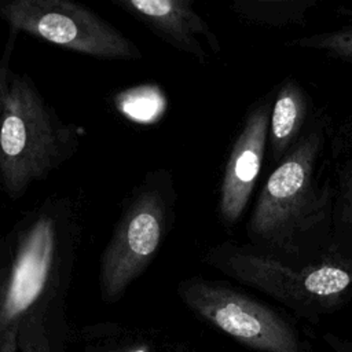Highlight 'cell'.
<instances>
[{
	"label": "cell",
	"instance_id": "obj_6",
	"mask_svg": "<svg viewBox=\"0 0 352 352\" xmlns=\"http://www.w3.org/2000/svg\"><path fill=\"white\" fill-rule=\"evenodd\" d=\"M177 293L191 311L249 349L307 352L287 316L227 283L194 276L182 280Z\"/></svg>",
	"mask_w": 352,
	"mask_h": 352
},
{
	"label": "cell",
	"instance_id": "obj_5",
	"mask_svg": "<svg viewBox=\"0 0 352 352\" xmlns=\"http://www.w3.org/2000/svg\"><path fill=\"white\" fill-rule=\"evenodd\" d=\"M177 190L170 169L147 172L125 197L120 217L100 256L104 300L120 298L158 254L176 217Z\"/></svg>",
	"mask_w": 352,
	"mask_h": 352
},
{
	"label": "cell",
	"instance_id": "obj_7",
	"mask_svg": "<svg viewBox=\"0 0 352 352\" xmlns=\"http://www.w3.org/2000/svg\"><path fill=\"white\" fill-rule=\"evenodd\" d=\"M0 19L11 30L82 55L110 60H138L140 48L91 8L69 0H8Z\"/></svg>",
	"mask_w": 352,
	"mask_h": 352
},
{
	"label": "cell",
	"instance_id": "obj_4",
	"mask_svg": "<svg viewBox=\"0 0 352 352\" xmlns=\"http://www.w3.org/2000/svg\"><path fill=\"white\" fill-rule=\"evenodd\" d=\"M84 129L63 121L32 77L11 73L0 114V188L10 199L45 180L78 150Z\"/></svg>",
	"mask_w": 352,
	"mask_h": 352
},
{
	"label": "cell",
	"instance_id": "obj_10",
	"mask_svg": "<svg viewBox=\"0 0 352 352\" xmlns=\"http://www.w3.org/2000/svg\"><path fill=\"white\" fill-rule=\"evenodd\" d=\"M333 195V248L352 256V114L333 131L329 153Z\"/></svg>",
	"mask_w": 352,
	"mask_h": 352
},
{
	"label": "cell",
	"instance_id": "obj_11",
	"mask_svg": "<svg viewBox=\"0 0 352 352\" xmlns=\"http://www.w3.org/2000/svg\"><path fill=\"white\" fill-rule=\"evenodd\" d=\"M312 103L308 92L293 77L283 78L276 87L268 125V157L276 165L300 140L309 125Z\"/></svg>",
	"mask_w": 352,
	"mask_h": 352
},
{
	"label": "cell",
	"instance_id": "obj_19",
	"mask_svg": "<svg viewBox=\"0 0 352 352\" xmlns=\"http://www.w3.org/2000/svg\"><path fill=\"white\" fill-rule=\"evenodd\" d=\"M1 3H3V0H0V8H1Z\"/></svg>",
	"mask_w": 352,
	"mask_h": 352
},
{
	"label": "cell",
	"instance_id": "obj_1",
	"mask_svg": "<svg viewBox=\"0 0 352 352\" xmlns=\"http://www.w3.org/2000/svg\"><path fill=\"white\" fill-rule=\"evenodd\" d=\"M330 136L318 114L261 187L246 226L248 243L283 263L307 265L333 248V195L319 165Z\"/></svg>",
	"mask_w": 352,
	"mask_h": 352
},
{
	"label": "cell",
	"instance_id": "obj_12",
	"mask_svg": "<svg viewBox=\"0 0 352 352\" xmlns=\"http://www.w3.org/2000/svg\"><path fill=\"white\" fill-rule=\"evenodd\" d=\"M318 0H235L232 14L243 23L264 28H289L307 25L308 15Z\"/></svg>",
	"mask_w": 352,
	"mask_h": 352
},
{
	"label": "cell",
	"instance_id": "obj_2",
	"mask_svg": "<svg viewBox=\"0 0 352 352\" xmlns=\"http://www.w3.org/2000/svg\"><path fill=\"white\" fill-rule=\"evenodd\" d=\"M84 227L82 198L60 192L14 223L0 257V329L16 326L60 290L78 257Z\"/></svg>",
	"mask_w": 352,
	"mask_h": 352
},
{
	"label": "cell",
	"instance_id": "obj_3",
	"mask_svg": "<svg viewBox=\"0 0 352 352\" xmlns=\"http://www.w3.org/2000/svg\"><path fill=\"white\" fill-rule=\"evenodd\" d=\"M202 260L314 326L352 301V256L337 250L319 261L296 265L267 256L248 242L223 241L209 248Z\"/></svg>",
	"mask_w": 352,
	"mask_h": 352
},
{
	"label": "cell",
	"instance_id": "obj_13",
	"mask_svg": "<svg viewBox=\"0 0 352 352\" xmlns=\"http://www.w3.org/2000/svg\"><path fill=\"white\" fill-rule=\"evenodd\" d=\"M286 47L322 51L330 58L352 62V26L285 41Z\"/></svg>",
	"mask_w": 352,
	"mask_h": 352
},
{
	"label": "cell",
	"instance_id": "obj_14",
	"mask_svg": "<svg viewBox=\"0 0 352 352\" xmlns=\"http://www.w3.org/2000/svg\"><path fill=\"white\" fill-rule=\"evenodd\" d=\"M16 34H18V32L10 29V34H8L6 47H4L1 58H0V114H1V106H3L6 89H7V84H8L11 73H12V70L10 67V60H11V54H12V50L15 45ZM0 191H1V188H0Z\"/></svg>",
	"mask_w": 352,
	"mask_h": 352
},
{
	"label": "cell",
	"instance_id": "obj_15",
	"mask_svg": "<svg viewBox=\"0 0 352 352\" xmlns=\"http://www.w3.org/2000/svg\"><path fill=\"white\" fill-rule=\"evenodd\" d=\"M322 340L333 352H352V341L341 336L326 331L322 334Z\"/></svg>",
	"mask_w": 352,
	"mask_h": 352
},
{
	"label": "cell",
	"instance_id": "obj_17",
	"mask_svg": "<svg viewBox=\"0 0 352 352\" xmlns=\"http://www.w3.org/2000/svg\"><path fill=\"white\" fill-rule=\"evenodd\" d=\"M3 243H4V235L0 231V256H1V252H3Z\"/></svg>",
	"mask_w": 352,
	"mask_h": 352
},
{
	"label": "cell",
	"instance_id": "obj_8",
	"mask_svg": "<svg viewBox=\"0 0 352 352\" xmlns=\"http://www.w3.org/2000/svg\"><path fill=\"white\" fill-rule=\"evenodd\" d=\"M274 95L258 99L243 118L224 165L217 199L220 223L231 228L242 217L263 169Z\"/></svg>",
	"mask_w": 352,
	"mask_h": 352
},
{
	"label": "cell",
	"instance_id": "obj_16",
	"mask_svg": "<svg viewBox=\"0 0 352 352\" xmlns=\"http://www.w3.org/2000/svg\"><path fill=\"white\" fill-rule=\"evenodd\" d=\"M338 12H340L341 15H348V16L352 18V3L340 7V11H338Z\"/></svg>",
	"mask_w": 352,
	"mask_h": 352
},
{
	"label": "cell",
	"instance_id": "obj_18",
	"mask_svg": "<svg viewBox=\"0 0 352 352\" xmlns=\"http://www.w3.org/2000/svg\"><path fill=\"white\" fill-rule=\"evenodd\" d=\"M131 352H147L146 349H135V351H131Z\"/></svg>",
	"mask_w": 352,
	"mask_h": 352
},
{
	"label": "cell",
	"instance_id": "obj_9",
	"mask_svg": "<svg viewBox=\"0 0 352 352\" xmlns=\"http://www.w3.org/2000/svg\"><path fill=\"white\" fill-rule=\"evenodd\" d=\"M124 12L140 21L150 32L175 50L206 63L204 43L220 52V41L195 11L192 0H111Z\"/></svg>",
	"mask_w": 352,
	"mask_h": 352
}]
</instances>
